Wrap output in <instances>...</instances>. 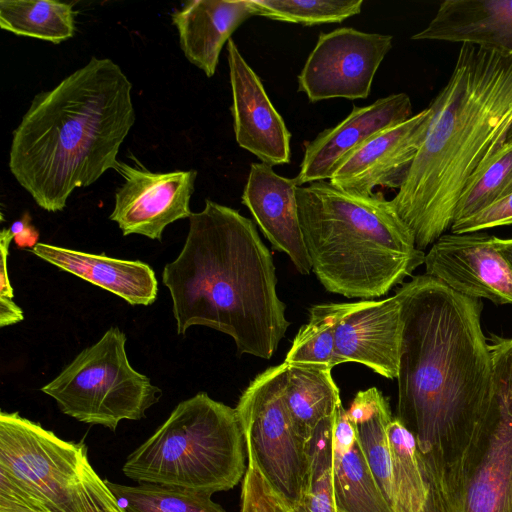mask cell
Wrapping results in <instances>:
<instances>
[{
	"label": "cell",
	"instance_id": "1",
	"mask_svg": "<svg viewBox=\"0 0 512 512\" xmlns=\"http://www.w3.org/2000/svg\"><path fill=\"white\" fill-rule=\"evenodd\" d=\"M396 293L404 323L397 418L415 436L426 465L442 458L487 411L492 354L482 330L480 299L426 274Z\"/></svg>",
	"mask_w": 512,
	"mask_h": 512
},
{
	"label": "cell",
	"instance_id": "2",
	"mask_svg": "<svg viewBox=\"0 0 512 512\" xmlns=\"http://www.w3.org/2000/svg\"><path fill=\"white\" fill-rule=\"evenodd\" d=\"M162 282L172 299L177 334L206 326L229 335L239 355L270 359L290 325L277 294L273 257L252 220L205 200Z\"/></svg>",
	"mask_w": 512,
	"mask_h": 512
},
{
	"label": "cell",
	"instance_id": "3",
	"mask_svg": "<svg viewBox=\"0 0 512 512\" xmlns=\"http://www.w3.org/2000/svg\"><path fill=\"white\" fill-rule=\"evenodd\" d=\"M429 108L424 140L391 199L422 251L451 228L467 183L505 139L512 123V54L462 44Z\"/></svg>",
	"mask_w": 512,
	"mask_h": 512
},
{
	"label": "cell",
	"instance_id": "4",
	"mask_svg": "<svg viewBox=\"0 0 512 512\" xmlns=\"http://www.w3.org/2000/svg\"><path fill=\"white\" fill-rule=\"evenodd\" d=\"M131 90L118 64L93 56L34 96L12 133L8 165L39 207L62 211L76 188L116 169L135 122Z\"/></svg>",
	"mask_w": 512,
	"mask_h": 512
},
{
	"label": "cell",
	"instance_id": "5",
	"mask_svg": "<svg viewBox=\"0 0 512 512\" xmlns=\"http://www.w3.org/2000/svg\"><path fill=\"white\" fill-rule=\"evenodd\" d=\"M296 198L312 271L328 292L377 298L424 264L412 231L381 192L353 194L322 180L298 186Z\"/></svg>",
	"mask_w": 512,
	"mask_h": 512
},
{
	"label": "cell",
	"instance_id": "6",
	"mask_svg": "<svg viewBox=\"0 0 512 512\" xmlns=\"http://www.w3.org/2000/svg\"><path fill=\"white\" fill-rule=\"evenodd\" d=\"M0 512H126L83 442L0 413Z\"/></svg>",
	"mask_w": 512,
	"mask_h": 512
},
{
	"label": "cell",
	"instance_id": "7",
	"mask_svg": "<svg viewBox=\"0 0 512 512\" xmlns=\"http://www.w3.org/2000/svg\"><path fill=\"white\" fill-rule=\"evenodd\" d=\"M244 434L235 408L199 392L126 459L122 471L154 483L212 495L235 487L247 468Z\"/></svg>",
	"mask_w": 512,
	"mask_h": 512
},
{
	"label": "cell",
	"instance_id": "8",
	"mask_svg": "<svg viewBox=\"0 0 512 512\" xmlns=\"http://www.w3.org/2000/svg\"><path fill=\"white\" fill-rule=\"evenodd\" d=\"M493 393L483 417L425 467L427 512H512V338L491 335Z\"/></svg>",
	"mask_w": 512,
	"mask_h": 512
},
{
	"label": "cell",
	"instance_id": "9",
	"mask_svg": "<svg viewBox=\"0 0 512 512\" xmlns=\"http://www.w3.org/2000/svg\"><path fill=\"white\" fill-rule=\"evenodd\" d=\"M126 340L123 331L110 327L41 391L52 397L64 414L112 431L122 420L146 417L162 392L130 365Z\"/></svg>",
	"mask_w": 512,
	"mask_h": 512
},
{
	"label": "cell",
	"instance_id": "10",
	"mask_svg": "<svg viewBox=\"0 0 512 512\" xmlns=\"http://www.w3.org/2000/svg\"><path fill=\"white\" fill-rule=\"evenodd\" d=\"M286 363L258 374L242 392L236 411L248 462L271 491L293 508L310 468L309 444L297 433L283 397Z\"/></svg>",
	"mask_w": 512,
	"mask_h": 512
},
{
	"label": "cell",
	"instance_id": "11",
	"mask_svg": "<svg viewBox=\"0 0 512 512\" xmlns=\"http://www.w3.org/2000/svg\"><path fill=\"white\" fill-rule=\"evenodd\" d=\"M393 37L341 27L320 33L297 77L298 91L312 103L333 98L365 99L392 48Z\"/></svg>",
	"mask_w": 512,
	"mask_h": 512
},
{
	"label": "cell",
	"instance_id": "12",
	"mask_svg": "<svg viewBox=\"0 0 512 512\" xmlns=\"http://www.w3.org/2000/svg\"><path fill=\"white\" fill-rule=\"evenodd\" d=\"M115 171L124 182L115 192L109 218L124 236L139 234L161 241L169 224L191 216L196 170L155 173L136 159L134 165L118 161Z\"/></svg>",
	"mask_w": 512,
	"mask_h": 512
},
{
	"label": "cell",
	"instance_id": "13",
	"mask_svg": "<svg viewBox=\"0 0 512 512\" xmlns=\"http://www.w3.org/2000/svg\"><path fill=\"white\" fill-rule=\"evenodd\" d=\"M482 232L443 234L425 253L426 275L452 290L494 304H512V267Z\"/></svg>",
	"mask_w": 512,
	"mask_h": 512
},
{
	"label": "cell",
	"instance_id": "14",
	"mask_svg": "<svg viewBox=\"0 0 512 512\" xmlns=\"http://www.w3.org/2000/svg\"><path fill=\"white\" fill-rule=\"evenodd\" d=\"M430 118L428 106L375 134L340 160L329 182L359 195H372L377 187L399 189L424 140Z\"/></svg>",
	"mask_w": 512,
	"mask_h": 512
},
{
	"label": "cell",
	"instance_id": "15",
	"mask_svg": "<svg viewBox=\"0 0 512 512\" xmlns=\"http://www.w3.org/2000/svg\"><path fill=\"white\" fill-rule=\"evenodd\" d=\"M227 60L237 144L271 167L289 163L291 133L232 39L227 42Z\"/></svg>",
	"mask_w": 512,
	"mask_h": 512
},
{
	"label": "cell",
	"instance_id": "16",
	"mask_svg": "<svg viewBox=\"0 0 512 512\" xmlns=\"http://www.w3.org/2000/svg\"><path fill=\"white\" fill-rule=\"evenodd\" d=\"M403 327L402 301L397 293L382 300L342 303L335 327L337 353L345 363L356 362L395 379Z\"/></svg>",
	"mask_w": 512,
	"mask_h": 512
},
{
	"label": "cell",
	"instance_id": "17",
	"mask_svg": "<svg viewBox=\"0 0 512 512\" xmlns=\"http://www.w3.org/2000/svg\"><path fill=\"white\" fill-rule=\"evenodd\" d=\"M412 116V103L406 93L391 94L363 107L353 106L337 125L320 132L304 145L299 186L329 180L336 165L347 154L375 134L406 121Z\"/></svg>",
	"mask_w": 512,
	"mask_h": 512
},
{
	"label": "cell",
	"instance_id": "18",
	"mask_svg": "<svg viewBox=\"0 0 512 512\" xmlns=\"http://www.w3.org/2000/svg\"><path fill=\"white\" fill-rule=\"evenodd\" d=\"M296 178L277 174L262 162L250 165L241 202L250 211L273 249L288 255L295 268L307 275L312 270L301 230Z\"/></svg>",
	"mask_w": 512,
	"mask_h": 512
},
{
	"label": "cell",
	"instance_id": "19",
	"mask_svg": "<svg viewBox=\"0 0 512 512\" xmlns=\"http://www.w3.org/2000/svg\"><path fill=\"white\" fill-rule=\"evenodd\" d=\"M252 16L257 13L251 0H189L174 9L171 20L186 59L212 77L224 44Z\"/></svg>",
	"mask_w": 512,
	"mask_h": 512
},
{
	"label": "cell",
	"instance_id": "20",
	"mask_svg": "<svg viewBox=\"0 0 512 512\" xmlns=\"http://www.w3.org/2000/svg\"><path fill=\"white\" fill-rule=\"evenodd\" d=\"M413 40L471 44L512 54V0H445Z\"/></svg>",
	"mask_w": 512,
	"mask_h": 512
},
{
	"label": "cell",
	"instance_id": "21",
	"mask_svg": "<svg viewBox=\"0 0 512 512\" xmlns=\"http://www.w3.org/2000/svg\"><path fill=\"white\" fill-rule=\"evenodd\" d=\"M31 252L57 268L111 292L130 305L154 303L158 281L154 270L140 260H125L37 243Z\"/></svg>",
	"mask_w": 512,
	"mask_h": 512
},
{
	"label": "cell",
	"instance_id": "22",
	"mask_svg": "<svg viewBox=\"0 0 512 512\" xmlns=\"http://www.w3.org/2000/svg\"><path fill=\"white\" fill-rule=\"evenodd\" d=\"M283 397L300 437L309 444L322 422L342 405L331 368L286 364Z\"/></svg>",
	"mask_w": 512,
	"mask_h": 512
},
{
	"label": "cell",
	"instance_id": "23",
	"mask_svg": "<svg viewBox=\"0 0 512 512\" xmlns=\"http://www.w3.org/2000/svg\"><path fill=\"white\" fill-rule=\"evenodd\" d=\"M356 425L367 463L393 509L392 453L388 426L393 419L388 399L376 387L359 391L347 410Z\"/></svg>",
	"mask_w": 512,
	"mask_h": 512
},
{
	"label": "cell",
	"instance_id": "24",
	"mask_svg": "<svg viewBox=\"0 0 512 512\" xmlns=\"http://www.w3.org/2000/svg\"><path fill=\"white\" fill-rule=\"evenodd\" d=\"M0 27L18 36L59 44L75 34L71 3L54 0H1Z\"/></svg>",
	"mask_w": 512,
	"mask_h": 512
},
{
	"label": "cell",
	"instance_id": "25",
	"mask_svg": "<svg viewBox=\"0 0 512 512\" xmlns=\"http://www.w3.org/2000/svg\"><path fill=\"white\" fill-rule=\"evenodd\" d=\"M332 478L338 512H394L367 463L359 439L346 452L333 450Z\"/></svg>",
	"mask_w": 512,
	"mask_h": 512
},
{
	"label": "cell",
	"instance_id": "26",
	"mask_svg": "<svg viewBox=\"0 0 512 512\" xmlns=\"http://www.w3.org/2000/svg\"><path fill=\"white\" fill-rule=\"evenodd\" d=\"M392 453L393 511L427 512L430 489L415 436L396 417L388 426Z\"/></svg>",
	"mask_w": 512,
	"mask_h": 512
},
{
	"label": "cell",
	"instance_id": "27",
	"mask_svg": "<svg viewBox=\"0 0 512 512\" xmlns=\"http://www.w3.org/2000/svg\"><path fill=\"white\" fill-rule=\"evenodd\" d=\"M342 303L313 305L309 320L295 336L285 357L288 365H313L333 368L345 363L336 349L335 327Z\"/></svg>",
	"mask_w": 512,
	"mask_h": 512
},
{
	"label": "cell",
	"instance_id": "28",
	"mask_svg": "<svg viewBox=\"0 0 512 512\" xmlns=\"http://www.w3.org/2000/svg\"><path fill=\"white\" fill-rule=\"evenodd\" d=\"M106 483L126 512H226L202 492L154 483Z\"/></svg>",
	"mask_w": 512,
	"mask_h": 512
},
{
	"label": "cell",
	"instance_id": "29",
	"mask_svg": "<svg viewBox=\"0 0 512 512\" xmlns=\"http://www.w3.org/2000/svg\"><path fill=\"white\" fill-rule=\"evenodd\" d=\"M511 193L512 143L501 145L471 177L457 202L453 223L469 218Z\"/></svg>",
	"mask_w": 512,
	"mask_h": 512
},
{
	"label": "cell",
	"instance_id": "30",
	"mask_svg": "<svg viewBox=\"0 0 512 512\" xmlns=\"http://www.w3.org/2000/svg\"><path fill=\"white\" fill-rule=\"evenodd\" d=\"M335 414L320 424L309 442V473L301 499L291 508L292 512H338L332 478Z\"/></svg>",
	"mask_w": 512,
	"mask_h": 512
},
{
	"label": "cell",
	"instance_id": "31",
	"mask_svg": "<svg viewBox=\"0 0 512 512\" xmlns=\"http://www.w3.org/2000/svg\"><path fill=\"white\" fill-rule=\"evenodd\" d=\"M257 16L314 26L339 23L361 12L363 0H251Z\"/></svg>",
	"mask_w": 512,
	"mask_h": 512
},
{
	"label": "cell",
	"instance_id": "32",
	"mask_svg": "<svg viewBox=\"0 0 512 512\" xmlns=\"http://www.w3.org/2000/svg\"><path fill=\"white\" fill-rule=\"evenodd\" d=\"M14 239L9 228L0 233V327L10 326L24 319L22 309L13 301L14 292L8 275L9 246Z\"/></svg>",
	"mask_w": 512,
	"mask_h": 512
},
{
	"label": "cell",
	"instance_id": "33",
	"mask_svg": "<svg viewBox=\"0 0 512 512\" xmlns=\"http://www.w3.org/2000/svg\"><path fill=\"white\" fill-rule=\"evenodd\" d=\"M507 225H512V193L469 218L453 223L450 230L463 234Z\"/></svg>",
	"mask_w": 512,
	"mask_h": 512
},
{
	"label": "cell",
	"instance_id": "34",
	"mask_svg": "<svg viewBox=\"0 0 512 512\" xmlns=\"http://www.w3.org/2000/svg\"><path fill=\"white\" fill-rule=\"evenodd\" d=\"M30 220V216L25 214L20 220L13 222L9 227L18 246H32L33 248L37 244L38 232L30 224Z\"/></svg>",
	"mask_w": 512,
	"mask_h": 512
},
{
	"label": "cell",
	"instance_id": "35",
	"mask_svg": "<svg viewBox=\"0 0 512 512\" xmlns=\"http://www.w3.org/2000/svg\"><path fill=\"white\" fill-rule=\"evenodd\" d=\"M493 239L496 248L500 251V253L505 257V259L512 267V238L501 239L493 237Z\"/></svg>",
	"mask_w": 512,
	"mask_h": 512
},
{
	"label": "cell",
	"instance_id": "36",
	"mask_svg": "<svg viewBox=\"0 0 512 512\" xmlns=\"http://www.w3.org/2000/svg\"><path fill=\"white\" fill-rule=\"evenodd\" d=\"M243 512H272V509L268 506L252 507L244 510Z\"/></svg>",
	"mask_w": 512,
	"mask_h": 512
},
{
	"label": "cell",
	"instance_id": "37",
	"mask_svg": "<svg viewBox=\"0 0 512 512\" xmlns=\"http://www.w3.org/2000/svg\"><path fill=\"white\" fill-rule=\"evenodd\" d=\"M510 143H512V123L510 124V126L508 128V131L505 135V139H504L502 145L510 144Z\"/></svg>",
	"mask_w": 512,
	"mask_h": 512
}]
</instances>
